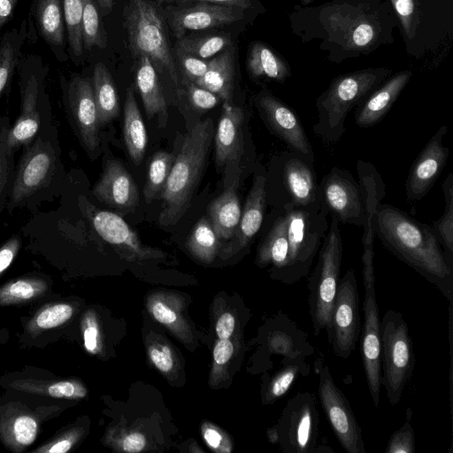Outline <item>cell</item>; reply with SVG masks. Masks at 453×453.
Segmentation results:
<instances>
[{
  "label": "cell",
  "instance_id": "1",
  "mask_svg": "<svg viewBox=\"0 0 453 453\" xmlns=\"http://www.w3.org/2000/svg\"><path fill=\"white\" fill-rule=\"evenodd\" d=\"M372 228L383 245L453 301V257L438 242L432 226L388 203H379Z\"/></svg>",
  "mask_w": 453,
  "mask_h": 453
},
{
  "label": "cell",
  "instance_id": "2",
  "mask_svg": "<svg viewBox=\"0 0 453 453\" xmlns=\"http://www.w3.org/2000/svg\"><path fill=\"white\" fill-rule=\"evenodd\" d=\"M213 135L211 118L197 122L184 135L160 196L163 201L158 216L160 226L175 225L188 210L203 177Z\"/></svg>",
  "mask_w": 453,
  "mask_h": 453
},
{
  "label": "cell",
  "instance_id": "3",
  "mask_svg": "<svg viewBox=\"0 0 453 453\" xmlns=\"http://www.w3.org/2000/svg\"><path fill=\"white\" fill-rule=\"evenodd\" d=\"M19 74L20 110L12 126L8 117L0 118V150L14 154L31 144L41 130L51 124L46 78L49 68L43 58L29 54L21 57Z\"/></svg>",
  "mask_w": 453,
  "mask_h": 453
},
{
  "label": "cell",
  "instance_id": "4",
  "mask_svg": "<svg viewBox=\"0 0 453 453\" xmlns=\"http://www.w3.org/2000/svg\"><path fill=\"white\" fill-rule=\"evenodd\" d=\"M57 138V129L51 123L41 130L31 144L23 148L7 196L6 208L10 214L18 207L28 205L55 181L60 169Z\"/></svg>",
  "mask_w": 453,
  "mask_h": 453
},
{
  "label": "cell",
  "instance_id": "5",
  "mask_svg": "<svg viewBox=\"0 0 453 453\" xmlns=\"http://www.w3.org/2000/svg\"><path fill=\"white\" fill-rule=\"evenodd\" d=\"M388 74L385 69H366L334 79L316 101L314 134L327 142H338L345 132L349 112L358 105Z\"/></svg>",
  "mask_w": 453,
  "mask_h": 453
},
{
  "label": "cell",
  "instance_id": "6",
  "mask_svg": "<svg viewBox=\"0 0 453 453\" xmlns=\"http://www.w3.org/2000/svg\"><path fill=\"white\" fill-rule=\"evenodd\" d=\"M265 178L266 203L273 209L319 210L313 163L300 154L282 151L272 160Z\"/></svg>",
  "mask_w": 453,
  "mask_h": 453
},
{
  "label": "cell",
  "instance_id": "7",
  "mask_svg": "<svg viewBox=\"0 0 453 453\" xmlns=\"http://www.w3.org/2000/svg\"><path fill=\"white\" fill-rule=\"evenodd\" d=\"M340 223L332 218L319 250V259L308 281L309 312L315 335L322 330L329 334L330 319L342 259Z\"/></svg>",
  "mask_w": 453,
  "mask_h": 453
},
{
  "label": "cell",
  "instance_id": "8",
  "mask_svg": "<svg viewBox=\"0 0 453 453\" xmlns=\"http://www.w3.org/2000/svg\"><path fill=\"white\" fill-rule=\"evenodd\" d=\"M128 41L134 57H148L156 70L167 73L176 88L178 75L170 50L164 19L148 0H128L126 12Z\"/></svg>",
  "mask_w": 453,
  "mask_h": 453
},
{
  "label": "cell",
  "instance_id": "9",
  "mask_svg": "<svg viewBox=\"0 0 453 453\" xmlns=\"http://www.w3.org/2000/svg\"><path fill=\"white\" fill-rule=\"evenodd\" d=\"M381 385L391 405L397 404L415 365L412 339L401 312L388 310L380 320Z\"/></svg>",
  "mask_w": 453,
  "mask_h": 453
},
{
  "label": "cell",
  "instance_id": "10",
  "mask_svg": "<svg viewBox=\"0 0 453 453\" xmlns=\"http://www.w3.org/2000/svg\"><path fill=\"white\" fill-rule=\"evenodd\" d=\"M284 210L288 219V261L280 281L292 285L309 274L329 225L327 215L321 210Z\"/></svg>",
  "mask_w": 453,
  "mask_h": 453
},
{
  "label": "cell",
  "instance_id": "11",
  "mask_svg": "<svg viewBox=\"0 0 453 453\" xmlns=\"http://www.w3.org/2000/svg\"><path fill=\"white\" fill-rule=\"evenodd\" d=\"M268 434L270 441L279 444L285 453H314L319 434L315 395L299 392L289 398Z\"/></svg>",
  "mask_w": 453,
  "mask_h": 453
},
{
  "label": "cell",
  "instance_id": "12",
  "mask_svg": "<svg viewBox=\"0 0 453 453\" xmlns=\"http://www.w3.org/2000/svg\"><path fill=\"white\" fill-rule=\"evenodd\" d=\"M319 375V398L339 443L348 453H365L362 430L349 403L336 386L322 358L315 363Z\"/></svg>",
  "mask_w": 453,
  "mask_h": 453
},
{
  "label": "cell",
  "instance_id": "13",
  "mask_svg": "<svg viewBox=\"0 0 453 453\" xmlns=\"http://www.w3.org/2000/svg\"><path fill=\"white\" fill-rule=\"evenodd\" d=\"M319 210L339 223L364 226L365 210L362 190L350 172L334 166L318 184Z\"/></svg>",
  "mask_w": 453,
  "mask_h": 453
},
{
  "label": "cell",
  "instance_id": "14",
  "mask_svg": "<svg viewBox=\"0 0 453 453\" xmlns=\"http://www.w3.org/2000/svg\"><path fill=\"white\" fill-rule=\"evenodd\" d=\"M361 331L359 297L352 269L340 279L331 313L327 339L335 356L346 359L355 349Z\"/></svg>",
  "mask_w": 453,
  "mask_h": 453
},
{
  "label": "cell",
  "instance_id": "15",
  "mask_svg": "<svg viewBox=\"0 0 453 453\" xmlns=\"http://www.w3.org/2000/svg\"><path fill=\"white\" fill-rule=\"evenodd\" d=\"M63 104L70 125L85 151L93 156L98 150L99 121L92 81L74 75L61 80Z\"/></svg>",
  "mask_w": 453,
  "mask_h": 453
},
{
  "label": "cell",
  "instance_id": "16",
  "mask_svg": "<svg viewBox=\"0 0 453 453\" xmlns=\"http://www.w3.org/2000/svg\"><path fill=\"white\" fill-rule=\"evenodd\" d=\"M255 105L270 132L311 163L314 150L299 117L288 104L267 90L255 97Z\"/></svg>",
  "mask_w": 453,
  "mask_h": 453
},
{
  "label": "cell",
  "instance_id": "17",
  "mask_svg": "<svg viewBox=\"0 0 453 453\" xmlns=\"http://www.w3.org/2000/svg\"><path fill=\"white\" fill-rule=\"evenodd\" d=\"M447 132L448 127L441 126L412 163L405 182L410 202L420 201L441 175L449 155V149L442 143Z\"/></svg>",
  "mask_w": 453,
  "mask_h": 453
},
{
  "label": "cell",
  "instance_id": "18",
  "mask_svg": "<svg viewBox=\"0 0 453 453\" xmlns=\"http://www.w3.org/2000/svg\"><path fill=\"white\" fill-rule=\"evenodd\" d=\"M246 111L240 106L224 103L214 133L215 161L221 168L232 169L241 174L242 162L246 156Z\"/></svg>",
  "mask_w": 453,
  "mask_h": 453
},
{
  "label": "cell",
  "instance_id": "19",
  "mask_svg": "<svg viewBox=\"0 0 453 453\" xmlns=\"http://www.w3.org/2000/svg\"><path fill=\"white\" fill-rule=\"evenodd\" d=\"M363 311L360 352L368 389L373 404L378 407L381 388V338L376 293H365Z\"/></svg>",
  "mask_w": 453,
  "mask_h": 453
},
{
  "label": "cell",
  "instance_id": "20",
  "mask_svg": "<svg viewBox=\"0 0 453 453\" xmlns=\"http://www.w3.org/2000/svg\"><path fill=\"white\" fill-rule=\"evenodd\" d=\"M58 407H39L31 411L25 405L9 403L0 406V439L4 446L13 451L21 452L36 439L40 422Z\"/></svg>",
  "mask_w": 453,
  "mask_h": 453
},
{
  "label": "cell",
  "instance_id": "21",
  "mask_svg": "<svg viewBox=\"0 0 453 453\" xmlns=\"http://www.w3.org/2000/svg\"><path fill=\"white\" fill-rule=\"evenodd\" d=\"M83 210L98 235L110 245L136 257H150L158 254L143 246L137 233L118 214L98 210L84 201Z\"/></svg>",
  "mask_w": 453,
  "mask_h": 453
},
{
  "label": "cell",
  "instance_id": "22",
  "mask_svg": "<svg viewBox=\"0 0 453 453\" xmlns=\"http://www.w3.org/2000/svg\"><path fill=\"white\" fill-rule=\"evenodd\" d=\"M92 194L99 202L119 211L134 209L140 198L132 174L117 159L106 161Z\"/></svg>",
  "mask_w": 453,
  "mask_h": 453
},
{
  "label": "cell",
  "instance_id": "23",
  "mask_svg": "<svg viewBox=\"0 0 453 453\" xmlns=\"http://www.w3.org/2000/svg\"><path fill=\"white\" fill-rule=\"evenodd\" d=\"M266 178L265 172L254 175L241 219L232 241L224 249L230 255L245 248L261 229L266 207Z\"/></svg>",
  "mask_w": 453,
  "mask_h": 453
},
{
  "label": "cell",
  "instance_id": "24",
  "mask_svg": "<svg viewBox=\"0 0 453 453\" xmlns=\"http://www.w3.org/2000/svg\"><path fill=\"white\" fill-rule=\"evenodd\" d=\"M243 9L234 6L199 3L172 13L171 25L180 39L187 31L203 30L228 25L241 19Z\"/></svg>",
  "mask_w": 453,
  "mask_h": 453
},
{
  "label": "cell",
  "instance_id": "25",
  "mask_svg": "<svg viewBox=\"0 0 453 453\" xmlns=\"http://www.w3.org/2000/svg\"><path fill=\"white\" fill-rule=\"evenodd\" d=\"M257 250V263L272 265V276L280 280L288 261V219L284 209H273Z\"/></svg>",
  "mask_w": 453,
  "mask_h": 453
},
{
  "label": "cell",
  "instance_id": "26",
  "mask_svg": "<svg viewBox=\"0 0 453 453\" xmlns=\"http://www.w3.org/2000/svg\"><path fill=\"white\" fill-rule=\"evenodd\" d=\"M411 77V72L402 71L373 89L358 104L355 113L356 124L364 128L378 124L389 111Z\"/></svg>",
  "mask_w": 453,
  "mask_h": 453
},
{
  "label": "cell",
  "instance_id": "27",
  "mask_svg": "<svg viewBox=\"0 0 453 453\" xmlns=\"http://www.w3.org/2000/svg\"><path fill=\"white\" fill-rule=\"evenodd\" d=\"M33 15L36 29L56 58L66 59V29L63 0H34Z\"/></svg>",
  "mask_w": 453,
  "mask_h": 453
},
{
  "label": "cell",
  "instance_id": "28",
  "mask_svg": "<svg viewBox=\"0 0 453 453\" xmlns=\"http://www.w3.org/2000/svg\"><path fill=\"white\" fill-rule=\"evenodd\" d=\"M135 73V84L140 93L148 119L157 118L158 126L164 128L167 124V105L160 80L150 59L140 56Z\"/></svg>",
  "mask_w": 453,
  "mask_h": 453
},
{
  "label": "cell",
  "instance_id": "29",
  "mask_svg": "<svg viewBox=\"0 0 453 453\" xmlns=\"http://www.w3.org/2000/svg\"><path fill=\"white\" fill-rule=\"evenodd\" d=\"M240 175L234 174L231 183L207 207L209 220L219 239L232 238L241 219L242 208L237 192Z\"/></svg>",
  "mask_w": 453,
  "mask_h": 453
},
{
  "label": "cell",
  "instance_id": "30",
  "mask_svg": "<svg viewBox=\"0 0 453 453\" xmlns=\"http://www.w3.org/2000/svg\"><path fill=\"white\" fill-rule=\"evenodd\" d=\"M234 51L227 47L210 60L205 74L194 83L216 94L224 103L231 104L234 94Z\"/></svg>",
  "mask_w": 453,
  "mask_h": 453
},
{
  "label": "cell",
  "instance_id": "31",
  "mask_svg": "<svg viewBox=\"0 0 453 453\" xmlns=\"http://www.w3.org/2000/svg\"><path fill=\"white\" fill-rule=\"evenodd\" d=\"M123 136L131 160L134 165H140L147 149L148 137L133 88H128L126 94Z\"/></svg>",
  "mask_w": 453,
  "mask_h": 453
},
{
  "label": "cell",
  "instance_id": "32",
  "mask_svg": "<svg viewBox=\"0 0 453 453\" xmlns=\"http://www.w3.org/2000/svg\"><path fill=\"white\" fill-rule=\"evenodd\" d=\"M27 39V23L23 20L19 27L6 32L0 40V98L18 69L22 48Z\"/></svg>",
  "mask_w": 453,
  "mask_h": 453
},
{
  "label": "cell",
  "instance_id": "33",
  "mask_svg": "<svg viewBox=\"0 0 453 453\" xmlns=\"http://www.w3.org/2000/svg\"><path fill=\"white\" fill-rule=\"evenodd\" d=\"M94 98L97 109L99 126L111 122L119 113V103L116 87L107 67L98 63L91 78Z\"/></svg>",
  "mask_w": 453,
  "mask_h": 453
},
{
  "label": "cell",
  "instance_id": "34",
  "mask_svg": "<svg viewBox=\"0 0 453 453\" xmlns=\"http://www.w3.org/2000/svg\"><path fill=\"white\" fill-rule=\"evenodd\" d=\"M10 387L22 392L54 398L80 399L87 395V388L75 380L19 379L12 381Z\"/></svg>",
  "mask_w": 453,
  "mask_h": 453
},
{
  "label": "cell",
  "instance_id": "35",
  "mask_svg": "<svg viewBox=\"0 0 453 453\" xmlns=\"http://www.w3.org/2000/svg\"><path fill=\"white\" fill-rule=\"evenodd\" d=\"M247 66L255 78H267L282 82L289 76L287 64L261 42H256L250 48Z\"/></svg>",
  "mask_w": 453,
  "mask_h": 453
},
{
  "label": "cell",
  "instance_id": "36",
  "mask_svg": "<svg viewBox=\"0 0 453 453\" xmlns=\"http://www.w3.org/2000/svg\"><path fill=\"white\" fill-rule=\"evenodd\" d=\"M49 283L37 277H25L6 282L0 288V306L26 304L44 296Z\"/></svg>",
  "mask_w": 453,
  "mask_h": 453
},
{
  "label": "cell",
  "instance_id": "37",
  "mask_svg": "<svg viewBox=\"0 0 453 453\" xmlns=\"http://www.w3.org/2000/svg\"><path fill=\"white\" fill-rule=\"evenodd\" d=\"M311 366L306 358L287 359L282 361V366L270 379L265 388L267 402H274L285 395L299 376H307Z\"/></svg>",
  "mask_w": 453,
  "mask_h": 453
},
{
  "label": "cell",
  "instance_id": "38",
  "mask_svg": "<svg viewBox=\"0 0 453 453\" xmlns=\"http://www.w3.org/2000/svg\"><path fill=\"white\" fill-rule=\"evenodd\" d=\"M175 156V153L160 150L151 157L143 188V196L147 203L160 198Z\"/></svg>",
  "mask_w": 453,
  "mask_h": 453
},
{
  "label": "cell",
  "instance_id": "39",
  "mask_svg": "<svg viewBox=\"0 0 453 453\" xmlns=\"http://www.w3.org/2000/svg\"><path fill=\"white\" fill-rule=\"evenodd\" d=\"M73 307L67 303H48L40 308L27 325V331L36 336L42 331L58 327L73 315Z\"/></svg>",
  "mask_w": 453,
  "mask_h": 453
},
{
  "label": "cell",
  "instance_id": "40",
  "mask_svg": "<svg viewBox=\"0 0 453 453\" xmlns=\"http://www.w3.org/2000/svg\"><path fill=\"white\" fill-rule=\"evenodd\" d=\"M444 211L433 222L432 229L443 250L453 257V173H449L442 182Z\"/></svg>",
  "mask_w": 453,
  "mask_h": 453
},
{
  "label": "cell",
  "instance_id": "41",
  "mask_svg": "<svg viewBox=\"0 0 453 453\" xmlns=\"http://www.w3.org/2000/svg\"><path fill=\"white\" fill-rule=\"evenodd\" d=\"M187 247L196 257L211 260L219 247V238L207 218H201L193 227L188 240Z\"/></svg>",
  "mask_w": 453,
  "mask_h": 453
},
{
  "label": "cell",
  "instance_id": "42",
  "mask_svg": "<svg viewBox=\"0 0 453 453\" xmlns=\"http://www.w3.org/2000/svg\"><path fill=\"white\" fill-rule=\"evenodd\" d=\"M97 0H82V40L84 50L104 48L106 38L99 16Z\"/></svg>",
  "mask_w": 453,
  "mask_h": 453
},
{
  "label": "cell",
  "instance_id": "43",
  "mask_svg": "<svg viewBox=\"0 0 453 453\" xmlns=\"http://www.w3.org/2000/svg\"><path fill=\"white\" fill-rule=\"evenodd\" d=\"M66 38L70 54L80 58L84 51L82 40V0H63Z\"/></svg>",
  "mask_w": 453,
  "mask_h": 453
},
{
  "label": "cell",
  "instance_id": "44",
  "mask_svg": "<svg viewBox=\"0 0 453 453\" xmlns=\"http://www.w3.org/2000/svg\"><path fill=\"white\" fill-rule=\"evenodd\" d=\"M231 44V39L226 35H209L206 36L181 37L177 50L202 59L211 58Z\"/></svg>",
  "mask_w": 453,
  "mask_h": 453
},
{
  "label": "cell",
  "instance_id": "45",
  "mask_svg": "<svg viewBox=\"0 0 453 453\" xmlns=\"http://www.w3.org/2000/svg\"><path fill=\"white\" fill-rule=\"evenodd\" d=\"M411 411H406V420L403 426L396 430L388 440L386 453H414L415 437L411 422Z\"/></svg>",
  "mask_w": 453,
  "mask_h": 453
},
{
  "label": "cell",
  "instance_id": "46",
  "mask_svg": "<svg viewBox=\"0 0 453 453\" xmlns=\"http://www.w3.org/2000/svg\"><path fill=\"white\" fill-rule=\"evenodd\" d=\"M79 439V430L70 429L58 434L50 441L34 449L36 453H65L69 451Z\"/></svg>",
  "mask_w": 453,
  "mask_h": 453
},
{
  "label": "cell",
  "instance_id": "47",
  "mask_svg": "<svg viewBox=\"0 0 453 453\" xmlns=\"http://www.w3.org/2000/svg\"><path fill=\"white\" fill-rule=\"evenodd\" d=\"M176 52L181 69L190 81L194 82L205 74L210 60L199 58L179 50Z\"/></svg>",
  "mask_w": 453,
  "mask_h": 453
},
{
  "label": "cell",
  "instance_id": "48",
  "mask_svg": "<svg viewBox=\"0 0 453 453\" xmlns=\"http://www.w3.org/2000/svg\"><path fill=\"white\" fill-rule=\"evenodd\" d=\"M190 104L199 111H206L216 106L220 98L214 93L196 85L190 81L188 87Z\"/></svg>",
  "mask_w": 453,
  "mask_h": 453
},
{
  "label": "cell",
  "instance_id": "49",
  "mask_svg": "<svg viewBox=\"0 0 453 453\" xmlns=\"http://www.w3.org/2000/svg\"><path fill=\"white\" fill-rule=\"evenodd\" d=\"M83 342L86 350L96 354L99 349V331L95 317L88 313L82 321Z\"/></svg>",
  "mask_w": 453,
  "mask_h": 453
},
{
  "label": "cell",
  "instance_id": "50",
  "mask_svg": "<svg viewBox=\"0 0 453 453\" xmlns=\"http://www.w3.org/2000/svg\"><path fill=\"white\" fill-rule=\"evenodd\" d=\"M13 155L0 150V196L7 195L14 175Z\"/></svg>",
  "mask_w": 453,
  "mask_h": 453
},
{
  "label": "cell",
  "instance_id": "51",
  "mask_svg": "<svg viewBox=\"0 0 453 453\" xmlns=\"http://www.w3.org/2000/svg\"><path fill=\"white\" fill-rule=\"evenodd\" d=\"M21 247L19 235H12L0 247V276L9 268Z\"/></svg>",
  "mask_w": 453,
  "mask_h": 453
},
{
  "label": "cell",
  "instance_id": "52",
  "mask_svg": "<svg viewBox=\"0 0 453 453\" xmlns=\"http://www.w3.org/2000/svg\"><path fill=\"white\" fill-rule=\"evenodd\" d=\"M391 2L405 34L411 36L415 9L413 0H391Z\"/></svg>",
  "mask_w": 453,
  "mask_h": 453
},
{
  "label": "cell",
  "instance_id": "53",
  "mask_svg": "<svg viewBox=\"0 0 453 453\" xmlns=\"http://www.w3.org/2000/svg\"><path fill=\"white\" fill-rule=\"evenodd\" d=\"M349 35L355 47L365 48L374 40L375 33L371 24L363 22L353 27Z\"/></svg>",
  "mask_w": 453,
  "mask_h": 453
},
{
  "label": "cell",
  "instance_id": "54",
  "mask_svg": "<svg viewBox=\"0 0 453 453\" xmlns=\"http://www.w3.org/2000/svg\"><path fill=\"white\" fill-rule=\"evenodd\" d=\"M150 357L154 365L161 372H169L173 365V360L171 350L167 346H163L161 349L157 347L150 350Z\"/></svg>",
  "mask_w": 453,
  "mask_h": 453
},
{
  "label": "cell",
  "instance_id": "55",
  "mask_svg": "<svg viewBox=\"0 0 453 453\" xmlns=\"http://www.w3.org/2000/svg\"><path fill=\"white\" fill-rule=\"evenodd\" d=\"M235 320L229 312L223 313L216 324V334L219 340L228 339L234 329Z\"/></svg>",
  "mask_w": 453,
  "mask_h": 453
},
{
  "label": "cell",
  "instance_id": "56",
  "mask_svg": "<svg viewBox=\"0 0 453 453\" xmlns=\"http://www.w3.org/2000/svg\"><path fill=\"white\" fill-rule=\"evenodd\" d=\"M234 352L233 343L228 339L219 340L213 349V358L218 365L226 364Z\"/></svg>",
  "mask_w": 453,
  "mask_h": 453
},
{
  "label": "cell",
  "instance_id": "57",
  "mask_svg": "<svg viewBox=\"0 0 453 453\" xmlns=\"http://www.w3.org/2000/svg\"><path fill=\"white\" fill-rule=\"evenodd\" d=\"M154 318L160 323L169 325L176 321V313L161 302H156L151 307Z\"/></svg>",
  "mask_w": 453,
  "mask_h": 453
},
{
  "label": "cell",
  "instance_id": "58",
  "mask_svg": "<svg viewBox=\"0 0 453 453\" xmlns=\"http://www.w3.org/2000/svg\"><path fill=\"white\" fill-rule=\"evenodd\" d=\"M145 445V436L137 432L128 434L122 441L123 450L129 453L140 452L144 449Z\"/></svg>",
  "mask_w": 453,
  "mask_h": 453
},
{
  "label": "cell",
  "instance_id": "59",
  "mask_svg": "<svg viewBox=\"0 0 453 453\" xmlns=\"http://www.w3.org/2000/svg\"><path fill=\"white\" fill-rule=\"evenodd\" d=\"M19 0H0V30L12 16Z\"/></svg>",
  "mask_w": 453,
  "mask_h": 453
},
{
  "label": "cell",
  "instance_id": "60",
  "mask_svg": "<svg viewBox=\"0 0 453 453\" xmlns=\"http://www.w3.org/2000/svg\"><path fill=\"white\" fill-rule=\"evenodd\" d=\"M173 1H178L180 3L196 1V2H200V3H209V4H215L227 5V6H234V7H239L242 9L249 8L251 5V3L250 0H173Z\"/></svg>",
  "mask_w": 453,
  "mask_h": 453
},
{
  "label": "cell",
  "instance_id": "61",
  "mask_svg": "<svg viewBox=\"0 0 453 453\" xmlns=\"http://www.w3.org/2000/svg\"><path fill=\"white\" fill-rule=\"evenodd\" d=\"M203 437L207 444L213 449L218 448L222 440L220 434L213 428H206L203 432Z\"/></svg>",
  "mask_w": 453,
  "mask_h": 453
},
{
  "label": "cell",
  "instance_id": "62",
  "mask_svg": "<svg viewBox=\"0 0 453 453\" xmlns=\"http://www.w3.org/2000/svg\"><path fill=\"white\" fill-rule=\"evenodd\" d=\"M99 10L104 15L109 14L113 6V0H97Z\"/></svg>",
  "mask_w": 453,
  "mask_h": 453
},
{
  "label": "cell",
  "instance_id": "63",
  "mask_svg": "<svg viewBox=\"0 0 453 453\" xmlns=\"http://www.w3.org/2000/svg\"><path fill=\"white\" fill-rule=\"evenodd\" d=\"M6 202H7V195L0 196V213L6 206Z\"/></svg>",
  "mask_w": 453,
  "mask_h": 453
},
{
  "label": "cell",
  "instance_id": "64",
  "mask_svg": "<svg viewBox=\"0 0 453 453\" xmlns=\"http://www.w3.org/2000/svg\"><path fill=\"white\" fill-rule=\"evenodd\" d=\"M159 4L161 3H164V2H169V1H173V0H157Z\"/></svg>",
  "mask_w": 453,
  "mask_h": 453
}]
</instances>
